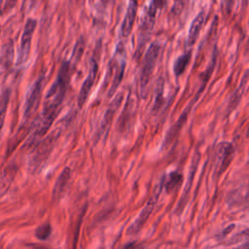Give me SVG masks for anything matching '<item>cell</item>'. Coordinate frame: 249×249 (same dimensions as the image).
<instances>
[{"label":"cell","instance_id":"cell-1","mask_svg":"<svg viewBox=\"0 0 249 249\" xmlns=\"http://www.w3.org/2000/svg\"><path fill=\"white\" fill-rule=\"evenodd\" d=\"M70 76L71 64L69 61H64L60 65L55 81L48 90L42 112L53 116L58 115L68 89Z\"/></svg>","mask_w":249,"mask_h":249},{"label":"cell","instance_id":"cell-2","mask_svg":"<svg viewBox=\"0 0 249 249\" xmlns=\"http://www.w3.org/2000/svg\"><path fill=\"white\" fill-rule=\"evenodd\" d=\"M160 51V46L158 43H152L146 52L143 58L140 76H139V90L142 98H146L148 93V86L157 63L159 54Z\"/></svg>","mask_w":249,"mask_h":249},{"label":"cell","instance_id":"cell-3","mask_svg":"<svg viewBox=\"0 0 249 249\" xmlns=\"http://www.w3.org/2000/svg\"><path fill=\"white\" fill-rule=\"evenodd\" d=\"M125 49L124 46L122 42H120L116 48V52L114 53V56L111 61V67L110 69L112 70V83L111 87L109 89V95H112L115 93L116 89H118L119 85L121 84L124 73V68H125Z\"/></svg>","mask_w":249,"mask_h":249},{"label":"cell","instance_id":"cell-4","mask_svg":"<svg viewBox=\"0 0 249 249\" xmlns=\"http://www.w3.org/2000/svg\"><path fill=\"white\" fill-rule=\"evenodd\" d=\"M165 177L163 176V178H161V180L159 182V184L156 186L155 188V191L153 193V195L150 196L149 200L147 201L146 205L144 206V208L142 209V211L140 212L139 216L136 218V220L132 223V225L130 226L129 228V232L131 233H136L138 232L141 228L144 226V224L146 223V221L148 220V218L150 217V215L152 214L158 200H159V197H160V195L163 189V186H164V182H165Z\"/></svg>","mask_w":249,"mask_h":249},{"label":"cell","instance_id":"cell-5","mask_svg":"<svg viewBox=\"0 0 249 249\" xmlns=\"http://www.w3.org/2000/svg\"><path fill=\"white\" fill-rule=\"evenodd\" d=\"M234 154V148L230 142H220L215 154V174L220 176L230 166Z\"/></svg>","mask_w":249,"mask_h":249},{"label":"cell","instance_id":"cell-6","mask_svg":"<svg viewBox=\"0 0 249 249\" xmlns=\"http://www.w3.org/2000/svg\"><path fill=\"white\" fill-rule=\"evenodd\" d=\"M43 85H44V77L41 76L35 81L30 90L28 91L25 105H24V114H23L24 119L31 118L34 115V113L37 111L40 103Z\"/></svg>","mask_w":249,"mask_h":249},{"label":"cell","instance_id":"cell-7","mask_svg":"<svg viewBox=\"0 0 249 249\" xmlns=\"http://www.w3.org/2000/svg\"><path fill=\"white\" fill-rule=\"evenodd\" d=\"M159 4L160 2H151L145 12L142 24L140 26V31H139V49L143 48L145 45L147 39L150 36V33L153 29V26L155 24L156 20V15L157 11L159 9Z\"/></svg>","mask_w":249,"mask_h":249},{"label":"cell","instance_id":"cell-8","mask_svg":"<svg viewBox=\"0 0 249 249\" xmlns=\"http://www.w3.org/2000/svg\"><path fill=\"white\" fill-rule=\"evenodd\" d=\"M36 27V20L33 18H28L25 22L24 29L20 39V45L18 50V64H23L26 59L28 58L30 46L32 41V36Z\"/></svg>","mask_w":249,"mask_h":249},{"label":"cell","instance_id":"cell-9","mask_svg":"<svg viewBox=\"0 0 249 249\" xmlns=\"http://www.w3.org/2000/svg\"><path fill=\"white\" fill-rule=\"evenodd\" d=\"M97 70H98L97 62L94 59H91L89 73L87 75V78L85 79V81L82 84V87L80 89V91H79V94L77 97V104L80 109L86 103V101L89 97V94L93 87V84L95 82V78L97 75Z\"/></svg>","mask_w":249,"mask_h":249},{"label":"cell","instance_id":"cell-10","mask_svg":"<svg viewBox=\"0 0 249 249\" xmlns=\"http://www.w3.org/2000/svg\"><path fill=\"white\" fill-rule=\"evenodd\" d=\"M123 99H124L123 92H119L114 97V99L110 102V104H109V106H108V108H107V110H106V112L103 116L101 124H100V128H99V131H98V136L99 137H101L102 135L107 136L108 130L111 126V124L113 122L115 114L118 111V109L120 108Z\"/></svg>","mask_w":249,"mask_h":249},{"label":"cell","instance_id":"cell-11","mask_svg":"<svg viewBox=\"0 0 249 249\" xmlns=\"http://www.w3.org/2000/svg\"><path fill=\"white\" fill-rule=\"evenodd\" d=\"M59 129L53 130L46 139H44L38 146V149L35 153V157L33 159V161L36 162V164H40V162L42 160H44L48 155L50 154V152L53 149V143L56 141V139L58 138L60 132Z\"/></svg>","mask_w":249,"mask_h":249},{"label":"cell","instance_id":"cell-12","mask_svg":"<svg viewBox=\"0 0 249 249\" xmlns=\"http://www.w3.org/2000/svg\"><path fill=\"white\" fill-rule=\"evenodd\" d=\"M136 12H137V3L135 1L129 2L122 27H121L122 36L124 38L128 37L129 34L131 33V30L135 21V18H136Z\"/></svg>","mask_w":249,"mask_h":249},{"label":"cell","instance_id":"cell-13","mask_svg":"<svg viewBox=\"0 0 249 249\" xmlns=\"http://www.w3.org/2000/svg\"><path fill=\"white\" fill-rule=\"evenodd\" d=\"M201 90H203V88H200V89L198 90V92H197V94H196V97H198V95L200 94ZM196 98H194V99L192 100V102L190 103V105L185 109V111H184V112L182 113V115L179 117L178 121L174 124V125H173V126L171 127V129L168 131V133L166 134V137H165V142H171V141L177 136V134H178V132L180 131L181 127H182L183 124H185L186 120L188 119V115H189V112H190V110H191V107H192L193 103L196 102Z\"/></svg>","mask_w":249,"mask_h":249},{"label":"cell","instance_id":"cell-14","mask_svg":"<svg viewBox=\"0 0 249 249\" xmlns=\"http://www.w3.org/2000/svg\"><path fill=\"white\" fill-rule=\"evenodd\" d=\"M71 176V169L69 167H64L63 170L60 172L58 177L56 178V181L53 185V199H58L63 192L66 189V186L69 182Z\"/></svg>","mask_w":249,"mask_h":249},{"label":"cell","instance_id":"cell-15","mask_svg":"<svg viewBox=\"0 0 249 249\" xmlns=\"http://www.w3.org/2000/svg\"><path fill=\"white\" fill-rule=\"evenodd\" d=\"M204 19H205V14H204V11H201L197 14V16L192 21V24L189 29V34H188V46L189 47L193 46L196 43V41L197 40L199 32L204 23Z\"/></svg>","mask_w":249,"mask_h":249},{"label":"cell","instance_id":"cell-16","mask_svg":"<svg viewBox=\"0 0 249 249\" xmlns=\"http://www.w3.org/2000/svg\"><path fill=\"white\" fill-rule=\"evenodd\" d=\"M190 59H191V53L190 52H188V53L180 55L179 57H177V59L174 62V65H173V71H174V74L177 77L184 73L187 65L189 64Z\"/></svg>","mask_w":249,"mask_h":249},{"label":"cell","instance_id":"cell-17","mask_svg":"<svg viewBox=\"0 0 249 249\" xmlns=\"http://www.w3.org/2000/svg\"><path fill=\"white\" fill-rule=\"evenodd\" d=\"M163 89H164V80L160 77L157 83V88L155 90V102H154V107H153L154 111L160 110V108L162 104Z\"/></svg>","mask_w":249,"mask_h":249},{"label":"cell","instance_id":"cell-18","mask_svg":"<svg viewBox=\"0 0 249 249\" xmlns=\"http://www.w3.org/2000/svg\"><path fill=\"white\" fill-rule=\"evenodd\" d=\"M182 179H183V176L179 172H177V171L171 172L169 175V179L166 182H164L163 187H165L167 193L173 192L174 190H176L179 187V185L182 182Z\"/></svg>","mask_w":249,"mask_h":249},{"label":"cell","instance_id":"cell-19","mask_svg":"<svg viewBox=\"0 0 249 249\" xmlns=\"http://www.w3.org/2000/svg\"><path fill=\"white\" fill-rule=\"evenodd\" d=\"M9 99H10V90L6 89L3 92L2 96H1V99H0V133H1V130H2V127H3V124H4Z\"/></svg>","mask_w":249,"mask_h":249},{"label":"cell","instance_id":"cell-20","mask_svg":"<svg viewBox=\"0 0 249 249\" xmlns=\"http://www.w3.org/2000/svg\"><path fill=\"white\" fill-rule=\"evenodd\" d=\"M52 232V228L51 225L49 223H45L43 225H41L40 227H38L35 231V235L38 239L41 240H45L47 238H49V236L51 235Z\"/></svg>","mask_w":249,"mask_h":249},{"label":"cell","instance_id":"cell-21","mask_svg":"<svg viewBox=\"0 0 249 249\" xmlns=\"http://www.w3.org/2000/svg\"><path fill=\"white\" fill-rule=\"evenodd\" d=\"M12 172L9 170H6L2 177L0 178V197L6 193V191L8 190L9 186H10V183L12 181Z\"/></svg>","mask_w":249,"mask_h":249}]
</instances>
